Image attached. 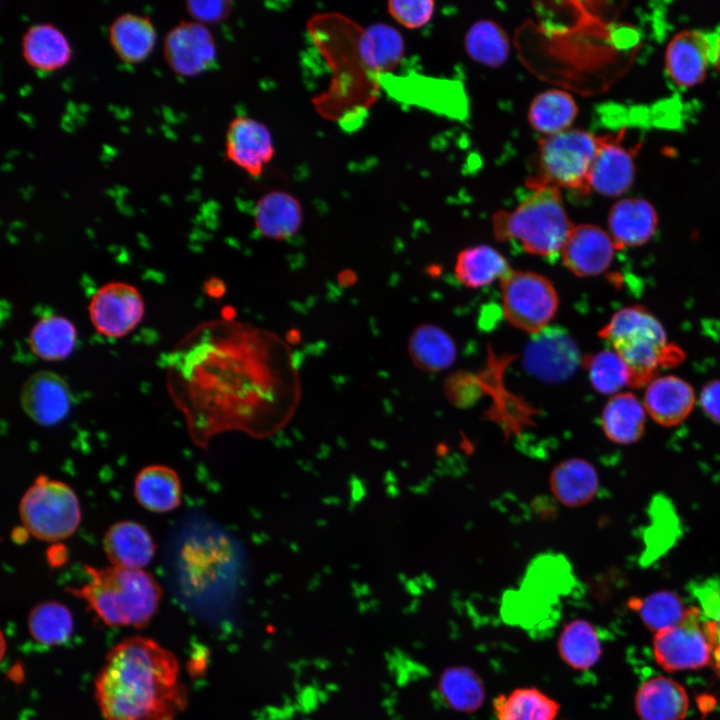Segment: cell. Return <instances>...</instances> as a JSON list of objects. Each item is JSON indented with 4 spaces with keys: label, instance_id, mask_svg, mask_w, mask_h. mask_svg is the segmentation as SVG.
Here are the masks:
<instances>
[{
    "label": "cell",
    "instance_id": "obj_20",
    "mask_svg": "<svg viewBox=\"0 0 720 720\" xmlns=\"http://www.w3.org/2000/svg\"><path fill=\"white\" fill-rule=\"evenodd\" d=\"M254 225L265 238L287 240L293 237L303 223V209L299 200L282 190L263 194L254 207Z\"/></svg>",
    "mask_w": 720,
    "mask_h": 720
},
{
    "label": "cell",
    "instance_id": "obj_24",
    "mask_svg": "<svg viewBox=\"0 0 720 720\" xmlns=\"http://www.w3.org/2000/svg\"><path fill=\"white\" fill-rule=\"evenodd\" d=\"M549 483L553 495L561 504L580 507L595 497L599 477L590 462L582 458H570L553 468Z\"/></svg>",
    "mask_w": 720,
    "mask_h": 720
},
{
    "label": "cell",
    "instance_id": "obj_30",
    "mask_svg": "<svg viewBox=\"0 0 720 720\" xmlns=\"http://www.w3.org/2000/svg\"><path fill=\"white\" fill-rule=\"evenodd\" d=\"M437 689L448 707L461 713L476 712L486 697L483 680L476 671L465 665L445 668L438 679Z\"/></svg>",
    "mask_w": 720,
    "mask_h": 720
},
{
    "label": "cell",
    "instance_id": "obj_26",
    "mask_svg": "<svg viewBox=\"0 0 720 720\" xmlns=\"http://www.w3.org/2000/svg\"><path fill=\"white\" fill-rule=\"evenodd\" d=\"M109 42L125 63L143 61L154 48L156 30L148 17L123 13L117 16L109 26Z\"/></svg>",
    "mask_w": 720,
    "mask_h": 720
},
{
    "label": "cell",
    "instance_id": "obj_12",
    "mask_svg": "<svg viewBox=\"0 0 720 720\" xmlns=\"http://www.w3.org/2000/svg\"><path fill=\"white\" fill-rule=\"evenodd\" d=\"M164 57L169 67L182 76H195L210 69L216 62L217 49L206 25L182 21L172 27L164 38Z\"/></svg>",
    "mask_w": 720,
    "mask_h": 720
},
{
    "label": "cell",
    "instance_id": "obj_21",
    "mask_svg": "<svg viewBox=\"0 0 720 720\" xmlns=\"http://www.w3.org/2000/svg\"><path fill=\"white\" fill-rule=\"evenodd\" d=\"M634 703L640 720H684L689 708L685 688L665 676H656L642 683Z\"/></svg>",
    "mask_w": 720,
    "mask_h": 720
},
{
    "label": "cell",
    "instance_id": "obj_35",
    "mask_svg": "<svg viewBox=\"0 0 720 720\" xmlns=\"http://www.w3.org/2000/svg\"><path fill=\"white\" fill-rule=\"evenodd\" d=\"M557 650L565 664L574 670H587L601 656V644L595 627L584 619L565 623L557 640Z\"/></svg>",
    "mask_w": 720,
    "mask_h": 720
},
{
    "label": "cell",
    "instance_id": "obj_5",
    "mask_svg": "<svg viewBox=\"0 0 720 720\" xmlns=\"http://www.w3.org/2000/svg\"><path fill=\"white\" fill-rule=\"evenodd\" d=\"M492 223L498 240L545 258L560 254L573 228L561 192L553 187L533 190L514 210L494 214Z\"/></svg>",
    "mask_w": 720,
    "mask_h": 720
},
{
    "label": "cell",
    "instance_id": "obj_6",
    "mask_svg": "<svg viewBox=\"0 0 720 720\" xmlns=\"http://www.w3.org/2000/svg\"><path fill=\"white\" fill-rule=\"evenodd\" d=\"M599 146V136L582 129H567L538 141V162L526 186L533 190L553 187L581 194L590 192L589 175Z\"/></svg>",
    "mask_w": 720,
    "mask_h": 720
},
{
    "label": "cell",
    "instance_id": "obj_34",
    "mask_svg": "<svg viewBox=\"0 0 720 720\" xmlns=\"http://www.w3.org/2000/svg\"><path fill=\"white\" fill-rule=\"evenodd\" d=\"M578 113L573 97L562 90L541 92L532 100L528 110L531 127L544 136L569 129Z\"/></svg>",
    "mask_w": 720,
    "mask_h": 720
},
{
    "label": "cell",
    "instance_id": "obj_13",
    "mask_svg": "<svg viewBox=\"0 0 720 720\" xmlns=\"http://www.w3.org/2000/svg\"><path fill=\"white\" fill-rule=\"evenodd\" d=\"M274 142L269 128L249 116L234 117L226 130V158L251 177H259L273 159Z\"/></svg>",
    "mask_w": 720,
    "mask_h": 720
},
{
    "label": "cell",
    "instance_id": "obj_33",
    "mask_svg": "<svg viewBox=\"0 0 720 720\" xmlns=\"http://www.w3.org/2000/svg\"><path fill=\"white\" fill-rule=\"evenodd\" d=\"M77 333L73 323L60 315L40 318L32 327L28 343L34 355L45 361L67 358L74 350Z\"/></svg>",
    "mask_w": 720,
    "mask_h": 720
},
{
    "label": "cell",
    "instance_id": "obj_14",
    "mask_svg": "<svg viewBox=\"0 0 720 720\" xmlns=\"http://www.w3.org/2000/svg\"><path fill=\"white\" fill-rule=\"evenodd\" d=\"M625 131L599 136V146L589 175L590 188L616 197L629 189L634 178L637 147L623 144Z\"/></svg>",
    "mask_w": 720,
    "mask_h": 720
},
{
    "label": "cell",
    "instance_id": "obj_4",
    "mask_svg": "<svg viewBox=\"0 0 720 720\" xmlns=\"http://www.w3.org/2000/svg\"><path fill=\"white\" fill-rule=\"evenodd\" d=\"M630 371V385L643 387L653 381L660 368L676 365L683 353L667 341L662 324L642 306L617 311L599 331Z\"/></svg>",
    "mask_w": 720,
    "mask_h": 720
},
{
    "label": "cell",
    "instance_id": "obj_11",
    "mask_svg": "<svg viewBox=\"0 0 720 720\" xmlns=\"http://www.w3.org/2000/svg\"><path fill=\"white\" fill-rule=\"evenodd\" d=\"M581 362L576 342L560 327L547 326L532 334L524 350V368L546 382L568 379Z\"/></svg>",
    "mask_w": 720,
    "mask_h": 720
},
{
    "label": "cell",
    "instance_id": "obj_31",
    "mask_svg": "<svg viewBox=\"0 0 720 720\" xmlns=\"http://www.w3.org/2000/svg\"><path fill=\"white\" fill-rule=\"evenodd\" d=\"M497 720H555L560 704L536 687L516 688L492 702Z\"/></svg>",
    "mask_w": 720,
    "mask_h": 720
},
{
    "label": "cell",
    "instance_id": "obj_19",
    "mask_svg": "<svg viewBox=\"0 0 720 720\" xmlns=\"http://www.w3.org/2000/svg\"><path fill=\"white\" fill-rule=\"evenodd\" d=\"M657 223L655 208L642 198H626L616 202L608 216L610 236L617 249L648 242L656 231Z\"/></svg>",
    "mask_w": 720,
    "mask_h": 720
},
{
    "label": "cell",
    "instance_id": "obj_22",
    "mask_svg": "<svg viewBox=\"0 0 720 720\" xmlns=\"http://www.w3.org/2000/svg\"><path fill=\"white\" fill-rule=\"evenodd\" d=\"M103 548L111 565L130 569L146 567L155 553L149 532L131 520L112 525L104 535Z\"/></svg>",
    "mask_w": 720,
    "mask_h": 720
},
{
    "label": "cell",
    "instance_id": "obj_18",
    "mask_svg": "<svg viewBox=\"0 0 720 720\" xmlns=\"http://www.w3.org/2000/svg\"><path fill=\"white\" fill-rule=\"evenodd\" d=\"M694 403L691 385L673 375L655 378L644 395V408L655 422L665 427L682 423L691 413Z\"/></svg>",
    "mask_w": 720,
    "mask_h": 720
},
{
    "label": "cell",
    "instance_id": "obj_44",
    "mask_svg": "<svg viewBox=\"0 0 720 720\" xmlns=\"http://www.w3.org/2000/svg\"><path fill=\"white\" fill-rule=\"evenodd\" d=\"M713 643H720V611L714 619H707Z\"/></svg>",
    "mask_w": 720,
    "mask_h": 720
},
{
    "label": "cell",
    "instance_id": "obj_15",
    "mask_svg": "<svg viewBox=\"0 0 720 720\" xmlns=\"http://www.w3.org/2000/svg\"><path fill=\"white\" fill-rule=\"evenodd\" d=\"M20 404L25 414L35 423L52 426L68 415L72 394L67 381L58 373L39 370L23 383Z\"/></svg>",
    "mask_w": 720,
    "mask_h": 720
},
{
    "label": "cell",
    "instance_id": "obj_27",
    "mask_svg": "<svg viewBox=\"0 0 720 720\" xmlns=\"http://www.w3.org/2000/svg\"><path fill=\"white\" fill-rule=\"evenodd\" d=\"M134 495L138 503L148 511H171L181 502L180 479L175 470L168 466H146L135 478Z\"/></svg>",
    "mask_w": 720,
    "mask_h": 720
},
{
    "label": "cell",
    "instance_id": "obj_23",
    "mask_svg": "<svg viewBox=\"0 0 720 720\" xmlns=\"http://www.w3.org/2000/svg\"><path fill=\"white\" fill-rule=\"evenodd\" d=\"M24 60L41 72H52L64 67L72 51L65 34L51 23H36L27 28L21 40Z\"/></svg>",
    "mask_w": 720,
    "mask_h": 720
},
{
    "label": "cell",
    "instance_id": "obj_41",
    "mask_svg": "<svg viewBox=\"0 0 720 720\" xmlns=\"http://www.w3.org/2000/svg\"><path fill=\"white\" fill-rule=\"evenodd\" d=\"M185 5L194 21L204 25L222 22L232 10V2L226 0H190Z\"/></svg>",
    "mask_w": 720,
    "mask_h": 720
},
{
    "label": "cell",
    "instance_id": "obj_39",
    "mask_svg": "<svg viewBox=\"0 0 720 720\" xmlns=\"http://www.w3.org/2000/svg\"><path fill=\"white\" fill-rule=\"evenodd\" d=\"M593 388L601 394H617L630 385V371L614 350H603L582 360Z\"/></svg>",
    "mask_w": 720,
    "mask_h": 720
},
{
    "label": "cell",
    "instance_id": "obj_8",
    "mask_svg": "<svg viewBox=\"0 0 720 720\" xmlns=\"http://www.w3.org/2000/svg\"><path fill=\"white\" fill-rule=\"evenodd\" d=\"M500 283L502 308L514 327L530 333L548 326L558 308V294L545 276L511 270Z\"/></svg>",
    "mask_w": 720,
    "mask_h": 720
},
{
    "label": "cell",
    "instance_id": "obj_2",
    "mask_svg": "<svg viewBox=\"0 0 720 720\" xmlns=\"http://www.w3.org/2000/svg\"><path fill=\"white\" fill-rule=\"evenodd\" d=\"M95 695L105 720H175L187 704L177 659L142 636L110 650L96 678Z\"/></svg>",
    "mask_w": 720,
    "mask_h": 720
},
{
    "label": "cell",
    "instance_id": "obj_1",
    "mask_svg": "<svg viewBox=\"0 0 720 720\" xmlns=\"http://www.w3.org/2000/svg\"><path fill=\"white\" fill-rule=\"evenodd\" d=\"M169 394L192 441L229 431L266 437L293 417L301 381L292 348L277 333L215 319L186 335L167 361Z\"/></svg>",
    "mask_w": 720,
    "mask_h": 720
},
{
    "label": "cell",
    "instance_id": "obj_25",
    "mask_svg": "<svg viewBox=\"0 0 720 720\" xmlns=\"http://www.w3.org/2000/svg\"><path fill=\"white\" fill-rule=\"evenodd\" d=\"M405 52L401 33L387 23H373L362 30L357 41V53L364 67L381 74L395 69Z\"/></svg>",
    "mask_w": 720,
    "mask_h": 720
},
{
    "label": "cell",
    "instance_id": "obj_40",
    "mask_svg": "<svg viewBox=\"0 0 720 720\" xmlns=\"http://www.w3.org/2000/svg\"><path fill=\"white\" fill-rule=\"evenodd\" d=\"M435 3L431 0H394L387 4L391 17L409 29L426 25L434 13Z\"/></svg>",
    "mask_w": 720,
    "mask_h": 720
},
{
    "label": "cell",
    "instance_id": "obj_37",
    "mask_svg": "<svg viewBox=\"0 0 720 720\" xmlns=\"http://www.w3.org/2000/svg\"><path fill=\"white\" fill-rule=\"evenodd\" d=\"M28 629L37 642L49 646L59 645L71 636L73 617L65 605L57 601H44L31 610Z\"/></svg>",
    "mask_w": 720,
    "mask_h": 720
},
{
    "label": "cell",
    "instance_id": "obj_3",
    "mask_svg": "<svg viewBox=\"0 0 720 720\" xmlns=\"http://www.w3.org/2000/svg\"><path fill=\"white\" fill-rule=\"evenodd\" d=\"M88 581L67 588L109 626L144 627L156 613L162 590L142 569L85 565Z\"/></svg>",
    "mask_w": 720,
    "mask_h": 720
},
{
    "label": "cell",
    "instance_id": "obj_32",
    "mask_svg": "<svg viewBox=\"0 0 720 720\" xmlns=\"http://www.w3.org/2000/svg\"><path fill=\"white\" fill-rule=\"evenodd\" d=\"M511 271L507 260L494 248L478 245L462 250L456 258L455 276L469 288H481Z\"/></svg>",
    "mask_w": 720,
    "mask_h": 720
},
{
    "label": "cell",
    "instance_id": "obj_42",
    "mask_svg": "<svg viewBox=\"0 0 720 720\" xmlns=\"http://www.w3.org/2000/svg\"><path fill=\"white\" fill-rule=\"evenodd\" d=\"M700 405L705 414L720 425V380L710 381L703 387Z\"/></svg>",
    "mask_w": 720,
    "mask_h": 720
},
{
    "label": "cell",
    "instance_id": "obj_7",
    "mask_svg": "<svg viewBox=\"0 0 720 720\" xmlns=\"http://www.w3.org/2000/svg\"><path fill=\"white\" fill-rule=\"evenodd\" d=\"M25 530L43 541H60L71 536L81 521L79 500L65 482L38 476L19 504Z\"/></svg>",
    "mask_w": 720,
    "mask_h": 720
},
{
    "label": "cell",
    "instance_id": "obj_17",
    "mask_svg": "<svg viewBox=\"0 0 720 720\" xmlns=\"http://www.w3.org/2000/svg\"><path fill=\"white\" fill-rule=\"evenodd\" d=\"M615 244L602 228L592 224L573 226L560 252L564 265L575 275L595 276L611 264Z\"/></svg>",
    "mask_w": 720,
    "mask_h": 720
},
{
    "label": "cell",
    "instance_id": "obj_36",
    "mask_svg": "<svg viewBox=\"0 0 720 720\" xmlns=\"http://www.w3.org/2000/svg\"><path fill=\"white\" fill-rule=\"evenodd\" d=\"M467 54L489 67L502 65L509 56V39L503 28L492 20L482 19L467 30L464 37Z\"/></svg>",
    "mask_w": 720,
    "mask_h": 720
},
{
    "label": "cell",
    "instance_id": "obj_38",
    "mask_svg": "<svg viewBox=\"0 0 720 720\" xmlns=\"http://www.w3.org/2000/svg\"><path fill=\"white\" fill-rule=\"evenodd\" d=\"M629 606L638 612L644 625L654 634L677 624L686 610L680 597L670 591L654 592L641 599L633 598Z\"/></svg>",
    "mask_w": 720,
    "mask_h": 720
},
{
    "label": "cell",
    "instance_id": "obj_16",
    "mask_svg": "<svg viewBox=\"0 0 720 720\" xmlns=\"http://www.w3.org/2000/svg\"><path fill=\"white\" fill-rule=\"evenodd\" d=\"M713 32L685 30L676 34L665 52V70L673 83L690 88L700 83L712 64Z\"/></svg>",
    "mask_w": 720,
    "mask_h": 720
},
{
    "label": "cell",
    "instance_id": "obj_28",
    "mask_svg": "<svg viewBox=\"0 0 720 720\" xmlns=\"http://www.w3.org/2000/svg\"><path fill=\"white\" fill-rule=\"evenodd\" d=\"M645 422L644 406L630 392L613 395L601 414V427L605 436L617 444L638 441L644 433Z\"/></svg>",
    "mask_w": 720,
    "mask_h": 720
},
{
    "label": "cell",
    "instance_id": "obj_9",
    "mask_svg": "<svg viewBox=\"0 0 720 720\" xmlns=\"http://www.w3.org/2000/svg\"><path fill=\"white\" fill-rule=\"evenodd\" d=\"M713 646L698 607H688L681 620L654 634L653 654L668 672L700 669L712 663Z\"/></svg>",
    "mask_w": 720,
    "mask_h": 720
},
{
    "label": "cell",
    "instance_id": "obj_29",
    "mask_svg": "<svg viewBox=\"0 0 720 720\" xmlns=\"http://www.w3.org/2000/svg\"><path fill=\"white\" fill-rule=\"evenodd\" d=\"M408 354L417 368L439 372L453 364L457 351L446 331L432 324H422L409 336Z\"/></svg>",
    "mask_w": 720,
    "mask_h": 720
},
{
    "label": "cell",
    "instance_id": "obj_10",
    "mask_svg": "<svg viewBox=\"0 0 720 720\" xmlns=\"http://www.w3.org/2000/svg\"><path fill=\"white\" fill-rule=\"evenodd\" d=\"M88 312L95 330L107 338H121L142 321L145 304L139 290L126 282L102 285L92 296Z\"/></svg>",
    "mask_w": 720,
    "mask_h": 720
},
{
    "label": "cell",
    "instance_id": "obj_43",
    "mask_svg": "<svg viewBox=\"0 0 720 720\" xmlns=\"http://www.w3.org/2000/svg\"><path fill=\"white\" fill-rule=\"evenodd\" d=\"M712 64L720 74V30L713 32L712 40Z\"/></svg>",
    "mask_w": 720,
    "mask_h": 720
}]
</instances>
